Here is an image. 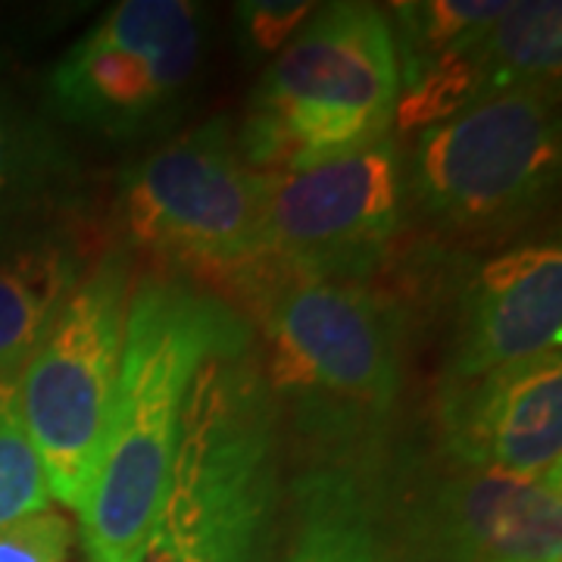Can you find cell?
<instances>
[{
	"label": "cell",
	"instance_id": "cell-16",
	"mask_svg": "<svg viewBox=\"0 0 562 562\" xmlns=\"http://www.w3.org/2000/svg\"><path fill=\"white\" fill-rule=\"evenodd\" d=\"M487 98L509 88H557L562 69L560 0H509L482 38Z\"/></svg>",
	"mask_w": 562,
	"mask_h": 562
},
{
	"label": "cell",
	"instance_id": "cell-12",
	"mask_svg": "<svg viewBox=\"0 0 562 562\" xmlns=\"http://www.w3.org/2000/svg\"><path fill=\"white\" fill-rule=\"evenodd\" d=\"M562 344L560 241L516 244L460 284L443 382L553 353Z\"/></svg>",
	"mask_w": 562,
	"mask_h": 562
},
{
	"label": "cell",
	"instance_id": "cell-6",
	"mask_svg": "<svg viewBox=\"0 0 562 562\" xmlns=\"http://www.w3.org/2000/svg\"><path fill=\"white\" fill-rule=\"evenodd\" d=\"M557 88H509L416 135L406 201L447 235L519 228L560 179Z\"/></svg>",
	"mask_w": 562,
	"mask_h": 562
},
{
	"label": "cell",
	"instance_id": "cell-4",
	"mask_svg": "<svg viewBox=\"0 0 562 562\" xmlns=\"http://www.w3.org/2000/svg\"><path fill=\"white\" fill-rule=\"evenodd\" d=\"M401 66L375 3H325L257 81L238 150L262 176L360 150L394 128Z\"/></svg>",
	"mask_w": 562,
	"mask_h": 562
},
{
	"label": "cell",
	"instance_id": "cell-5",
	"mask_svg": "<svg viewBox=\"0 0 562 562\" xmlns=\"http://www.w3.org/2000/svg\"><path fill=\"white\" fill-rule=\"evenodd\" d=\"M266 176L244 162L228 120L162 140L120 176L113 220L125 250L184 279L238 281L262 262Z\"/></svg>",
	"mask_w": 562,
	"mask_h": 562
},
{
	"label": "cell",
	"instance_id": "cell-9",
	"mask_svg": "<svg viewBox=\"0 0 562 562\" xmlns=\"http://www.w3.org/2000/svg\"><path fill=\"white\" fill-rule=\"evenodd\" d=\"M406 166L394 135L266 176L262 260L291 276L366 281L401 235Z\"/></svg>",
	"mask_w": 562,
	"mask_h": 562
},
{
	"label": "cell",
	"instance_id": "cell-13",
	"mask_svg": "<svg viewBox=\"0 0 562 562\" xmlns=\"http://www.w3.org/2000/svg\"><path fill=\"white\" fill-rule=\"evenodd\" d=\"M291 513L284 562H413L379 457L310 462L291 484Z\"/></svg>",
	"mask_w": 562,
	"mask_h": 562
},
{
	"label": "cell",
	"instance_id": "cell-17",
	"mask_svg": "<svg viewBox=\"0 0 562 562\" xmlns=\"http://www.w3.org/2000/svg\"><path fill=\"white\" fill-rule=\"evenodd\" d=\"M509 0H403L384 13L391 22L401 81L484 35L506 13Z\"/></svg>",
	"mask_w": 562,
	"mask_h": 562
},
{
	"label": "cell",
	"instance_id": "cell-1",
	"mask_svg": "<svg viewBox=\"0 0 562 562\" xmlns=\"http://www.w3.org/2000/svg\"><path fill=\"white\" fill-rule=\"evenodd\" d=\"M266 387L310 462L379 457L403 387V316L362 281L291 276L262 260L244 276Z\"/></svg>",
	"mask_w": 562,
	"mask_h": 562
},
{
	"label": "cell",
	"instance_id": "cell-15",
	"mask_svg": "<svg viewBox=\"0 0 562 562\" xmlns=\"http://www.w3.org/2000/svg\"><path fill=\"white\" fill-rule=\"evenodd\" d=\"M76 188V160L47 122L0 85V228L63 201Z\"/></svg>",
	"mask_w": 562,
	"mask_h": 562
},
{
	"label": "cell",
	"instance_id": "cell-19",
	"mask_svg": "<svg viewBox=\"0 0 562 562\" xmlns=\"http://www.w3.org/2000/svg\"><path fill=\"white\" fill-rule=\"evenodd\" d=\"M313 13H316V3H301V0L238 3V44H241L244 57L276 60Z\"/></svg>",
	"mask_w": 562,
	"mask_h": 562
},
{
	"label": "cell",
	"instance_id": "cell-2",
	"mask_svg": "<svg viewBox=\"0 0 562 562\" xmlns=\"http://www.w3.org/2000/svg\"><path fill=\"white\" fill-rule=\"evenodd\" d=\"M250 341V319L216 291L176 272L140 276L128 297L98 472L79 516L88 562H135L179 450L194 379L216 353Z\"/></svg>",
	"mask_w": 562,
	"mask_h": 562
},
{
	"label": "cell",
	"instance_id": "cell-8",
	"mask_svg": "<svg viewBox=\"0 0 562 562\" xmlns=\"http://www.w3.org/2000/svg\"><path fill=\"white\" fill-rule=\"evenodd\" d=\"M203 10L191 0H122L54 63L50 116L106 140L166 132L203 63Z\"/></svg>",
	"mask_w": 562,
	"mask_h": 562
},
{
	"label": "cell",
	"instance_id": "cell-7",
	"mask_svg": "<svg viewBox=\"0 0 562 562\" xmlns=\"http://www.w3.org/2000/svg\"><path fill=\"white\" fill-rule=\"evenodd\" d=\"M128 297L132 257L113 247L88 266L20 372V413L50 501L79 516L98 472Z\"/></svg>",
	"mask_w": 562,
	"mask_h": 562
},
{
	"label": "cell",
	"instance_id": "cell-20",
	"mask_svg": "<svg viewBox=\"0 0 562 562\" xmlns=\"http://www.w3.org/2000/svg\"><path fill=\"white\" fill-rule=\"evenodd\" d=\"M72 522L50 506L0 528V562H69Z\"/></svg>",
	"mask_w": 562,
	"mask_h": 562
},
{
	"label": "cell",
	"instance_id": "cell-10",
	"mask_svg": "<svg viewBox=\"0 0 562 562\" xmlns=\"http://www.w3.org/2000/svg\"><path fill=\"white\" fill-rule=\"evenodd\" d=\"M406 557L428 562H562V472L522 479L441 460L391 479Z\"/></svg>",
	"mask_w": 562,
	"mask_h": 562
},
{
	"label": "cell",
	"instance_id": "cell-14",
	"mask_svg": "<svg viewBox=\"0 0 562 562\" xmlns=\"http://www.w3.org/2000/svg\"><path fill=\"white\" fill-rule=\"evenodd\" d=\"M72 228L38 225L0 238V375H20L66 297L88 272Z\"/></svg>",
	"mask_w": 562,
	"mask_h": 562
},
{
	"label": "cell",
	"instance_id": "cell-18",
	"mask_svg": "<svg viewBox=\"0 0 562 562\" xmlns=\"http://www.w3.org/2000/svg\"><path fill=\"white\" fill-rule=\"evenodd\" d=\"M47 506V475L20 413V375H0V528Z\"/></svg>",
	"mask_w": 562,
	"mask_h": 562
},
{
	"label": "cell",
	"instance_id": "cell-3",
	"mask_svg": "<svg viewBox=\"0 0 562 562\" xmlns=\"http://www.w3.org/2000/svg\"><path fill=\"white\" fill-rule=\"evenodd\" d=\"M279 506L281 419L250 341L216 353L194 379L135 562H272Z\"/></svg>",
	"mask_w": 562,
	"mask_h": 562
},
{
	"label": "cell",
	"instance_id": "cell-11",
	"mask_svg": "<svg viewBox=\"0 0 562 562\" xmlns=\"http://www.w3.org/2000/svg\"><path fill=\"white\" fill-rule=\"evenodd\" d=\"M438 431L457 465L522 479L562 472V353L443 382Z\"/></svg>",
	"mask_w": 562,
	"mask_h": 562
}]
</instances>
